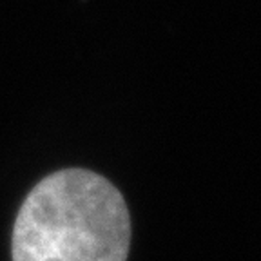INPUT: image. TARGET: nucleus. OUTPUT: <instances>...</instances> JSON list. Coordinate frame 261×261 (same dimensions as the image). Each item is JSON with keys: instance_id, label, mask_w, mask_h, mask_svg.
<instances>
[{"instance_id": "f257e3e1", "label": "nucleus", "mask_w": 261, "mask_h": 261, "mask_svg": "<svg viewBox=\"0 0 261 261\" xmlns=\"http://www.w3.org/2000/svg\"><path fill=\"white\" fill-rule=\"evenodd\" d=\"M130 218L102 174L62 169L40 179L16 214L13 261H127Z\"/></svg>"}]
</instances>
